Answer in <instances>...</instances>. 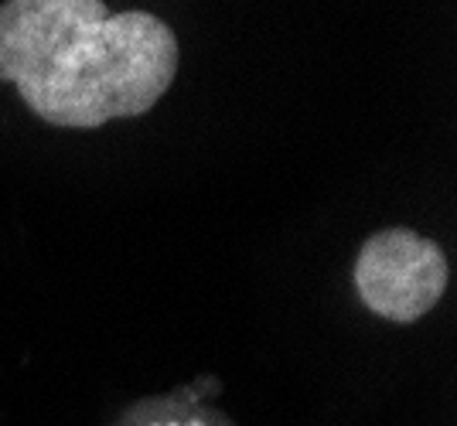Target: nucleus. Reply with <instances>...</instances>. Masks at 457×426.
Masks as SVG:
<instances>
[{"mask_svg":"<svg viewBox=\"0 0 457 426\" xmlns=\"http://www.w3.org/2000/svg\"><path fill=\"white\" fill-rule=\"evenodd\" d=\"M178 76V35L151 11L103 0H4L0 78L62 130L144 117Z\"/></svg>","mask_w":457,"mask_h":426,"instance_id":"obj_1","label":"nucleus"},{"mask_svg":"<svg viewBox=\"0 0 457 426\" xmlns=\"http://www.w3.org/2000/svg\"><path fill=\"white\" fill-rule=\"evenodd\" d=\"M352 276L372 314L393 324H413L447 291V256L413 229H382L365 239Z\"/></svg>","mask_w":457,"mask_h":426,"instance_id":"obj_2","label":"nucleus"}]
</instances>
